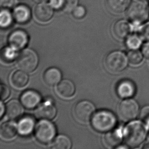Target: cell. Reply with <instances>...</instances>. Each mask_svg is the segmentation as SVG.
<instances>
[{"label":"cell","mask_w":149,"mask_h":149,"mask_svg":"<svg viewBox=\"0 0 149 149\" xmlns=\"http://www.w3.org/2000/svg\"><path fill=\"white\" fill-rule=\"evenodd\" d=\"M35 1L37 2H40V3H43V2H47L48 0H35Z\"/></svg>","instance_id":"38"},{"label":"cell","mask_w":149,"mask_h":149,"mask_svg":"<svg viewBox=\"0 0 149 149\" xmlns=\"http://www.w3.org/2000/svg\"><path fill=\"white\" fill-rule=\"evenodd\" d=\"M56 134V127L49 121H40L35 128V136L37 139L43 144L49 143L54 138Z\"/></svg>","instance_id":"6"},{"label":"cell","mask_w":149,"mask_h":149,"mask_svg":"<svg viewBox=\"0 0 149 149\" xmlns=\"http://www.w3.org/2000/svg\"><path fill=\"white\" fill-rule=\"evenodd\" d=\"M122 137L123 134L120 129L109 131L105 136V143L109 147H116L121 143Z\"/></svg>","instance_id":"18"},{"label":"cell","mask_w":149,"mask_h":149,"mask_svg":"<svg viewBox=\"0 0 149 149\" xmlns=\"http://www.w3.org/2000/svg\"><path fill=\"white\" fill-rule=\"evenodd\" d=\"M12 16L7 10H3L1 12L0 24L2 28H6L9 26L12 22Z\"/></svg>","instance_id":"28"},{"label":"cell","mask_w":149,"mask_h":149,"mask_svg":"<svg viewBox=\"0 0 149 149\" xmlns=\"http://www.w3.org/2000/svg\"><path fill=\"white\" fill-rule=\"evenodd\" d=\"M127 16L132 24H140L149 18V5L146 0H132L127 9Z\"/></svg>","instance_id":"2"},{"label":"cell","mask_w":149,"mask_h":149,"mask_svg":"<svg viewBox=\"0 0 149 149\" xmlns=\"http://www.w3.org/2000/svg\"><path fill=\"white\" fill-rule=\"evenodd\" d=\"M28 40V36L25 31L17 30L11 33L8 41L12 48L15 50H19L26 46Z\"/></svg>","instance_id":"9"},{"label":"cell","mask_w":149,"mask_h":149,"mask_svg":"<svg viewBox=\"0 0 149 149\" xmlns=\"http://www.w3.org/2000/svg\"><path fill=\"white\" fill-rule=\"evenodd\" d=\"M15 0H0V5L2 8H11L15 3Z\"/></svg>","instance_id":"34"},{"label":"cell","mask_w":149,"mask_h":149,"mask_svg":"<svg viewBox=\"0 0 149 149\" xmlns=\"http://www.w3.org/2000/svg\"><path fill=\"white\" fill-rule=\"evenodd\" d=\"M22 105L18 100H11L6 105V113L8 118L15 119L18 118L22 113Z\"/></svg>","instance_id":"20"},{"label":"cell","mask_w":149,"mask_h":149,"mask_svg":"<svg viewBox=\"0 0 149 149\" xmlns=\"http://www.w3.org/2000/svg\"><path fill=\"white\" fill-rule=\"evenodd\" d=\"M116 91L119 97L127 99L135 95L136 87L133 81L128 79H124L119 82Z\"/></svg>","instance_id":"10"},{"label":"cell","mask_w":149,"mask_h":149,"mask_svg":"<svg viewBox=\"0 0 149 149\" xmlns=\"http://www.w3.org/2000/svg\"><path fill=\"white\" fill-rule=\"evenodd\" d=\"M128 58L124 53L114 51L109 53L105 60L107 70L111 73H119L124 70L128 65Z\"/></svg>","instance_id":"4"},{"label":"cell","mask_w":149,"mask_h":149,"mask_svg":"<svg viewBox=\"0 0 149 149\" xmlns=\"http://www.w3.org/2000/svg\"><path fill=\"white\" fill-rule=\"evenodd\" d=\"M132 30L131 24L125 20L118 21L113 27V32L115 36L120 39L126 38Z\"/></svg>","instance_id":"14"},{"label":"cell","mask_w":149,"mask_h":149,"mask_svg":"<svg viewBox=\"0 0 149 149\" xmlns=\"http://www.w3.org/2000/svg\"><path fill=\"white\" fill-rule=\"evenodd\" d=\"M74 84L68 79H64L58 84L56 91L58 95L63 98H69L74 95L75 92Z\"/></svg>","instance_id":"15"},{"label":"cell","mask_w":149,"mask_h":149,"mask_svg":"<svg viewBox=\"0 0 149 149\" xmlns=\"http://www.w3.org/2000/svg\"><path fill=\"white\" fill-rule=\"evenodd\" d=\"M18 67L26 72H32L36 68L38 58L36 53L31 49H26L20 52L17 61Z\"/></svg>","instance_id":"5"},{"label":"cell","mask_w":149,"mask_h":149,"mask_svg":"<svg viewBox=\"0 0 149 149\" xmlns=\"http://www.w3.org/2000/svg\"><path fill=\"white\" fill-rule=\"evenodd\" d=\"M20 101L24 107L28 109H34L41 101L39 93L33 90H28L23 93L20 97Z\"/></svg>","instance_id":"11"},{"label":"cell","mask_w":149,"mask_h":149,"mask_svg":"<svg viewBox=\"0 0 149 149\" xmlns=\"http://www.w3.org/2000/svg\"><path fill=\"white\" fill-rule=\"evenodd\" d=\"M94 129L101 132L110 131L115 127L117 119L113 113L108 111H100L95 113L91 121Z\"/></svg>","instance_id":"3"},{"label":"cell","mask_w":149,"mask_h":149,"mask_svg":"<svg viewBox=\"0 0 149 149\" xmlns=\"http://www.w3.org/2000/svg\"><path fill=\"white\" fill-rule=\"evenodd\" d=\"M138 32L139 35L142 40L149 41V22L141 26Z\"/></svg>","instance_id":"29"},{"label":"cell","mask_w":149,"mask_h":149,"mask_svg":"<svg viewBox=\"0 0 149 149\" xmlns=\"http://www.w3.org/2000/svg\"><path fill=\"white\" fill-rule=\"evenodd\" d=\"M1 98L2 100H5L8 98L10 95V90L6 85L1 84L0 87Z\"/></svg>","instance_id":"33"},{"label":"cell","mask_w":149,"mask_h":149,"mask_svg":"<svg viewBox=\"0 0 149 149\" xmlns=\"http://www.w3.org/2000/svg\"><path fill=\"white\" fill-rule=\"evenodd\" d=\"M35 15L37 20L40 22H47L52 17L54 11L50 5L41 3L37 5L34 11Z\"/></svg>","instance_id":"12"},{"label":"cell","mask_w":149,"mask_h":149,"mask_svg":"<svg viewBox=\"0 0 149 149\" xmlns=\"http://www.w3.org/2000/svg\"><path fill=\"white\" fill-rule=\"evenodd\" d=\"M17 128L13 122H6L3 123L0 128V134L2 138L5 139H12L16 135Z\"/></svg>","instance_id":"21"},{"label":"cell","mask_w":149,"mask_h":149,"mask_svg":"<svg viewBox=\"0 0 149 149\" xmlns=\"http://www.w3.org/2000/svg\"><path fill=\"white\" fill-rule=\"evenodd\" d=\"M78 0H64L63 10L67 12H71L77 7Z\"/></svg>","instance_id":"31"},{"label":"cell","mask_w":149,"mask_h":149,"mask_svg":"<svg viewBox=\"0 0 149 149\" xmlns=\"http://www.w3.org/2000/svg\"><path fill=\"white\" fill-rule=\"evenodd\" d=\"M127 58L130 64L132 65L140 64L143 60V54L142 52L136 50H132L127 54Z\"/></svg>","instance_id":"25"},{"label":"cell","mask_w":149,"mask_h":149,"mask_svg":"<svg viewBox=\"0 0 149 149\" xmlns=\"http://www.w3.org/2000/svg\"><path fill=\"white\" fill-rule=\"evenodd\" d=\"M86 11L82 6H77L73 10V16L77 19H81L85 16Z\"/></svg>","instance_id":"32"},{"label":"cell","mask_w":149,"mask_h":149,"mask_svg":"<svg viewBox=\"0 0 149 149\" xmlns=\"http://www.w3.org/2000/svg\"><path fill=\"white\" fill-rule=\"evenodd\" d=\"M29 77L26 72L22 71H17L12 74L11 77V83L12 85L16 88H22L28 82Z\"/></svg>","instance_id":"23"},{"label":"cell","mask_w":149,"mask_h":149,"mask_svg":"<svg viewBox=\"0 0 149 149\" xmlns=\"http://www.w3.org/2000/svg\"><path fill=\"white\" fill-rule=\"evenodd\" d=\"M140 119L149 128V105L143 107L139 113Z\"/></svg>","instance_id":"30"},{"label":"cell","mask_w":149,"mask_h":149,"mask_svg":"<svg viewBox=\"0 0 149 149\" xmlns=\"http://www.w3.org/2000/svg\"><path fill=\"white\" fill-rule=\"evenodd\" d=\"M15 20L19 24L28 22L31 18V11L28 6L21 5L16 7L13 11Z\"/></svg>","instance_id":"17"},{"label":"cell","mask_w":149,"mask_h":149,"mask_svg":"<svg viewBox=\"0 0 149 149\" xmlns=\"http://www.w3.org/2000/svg\"><path fill=\"white\" fill-rule=\"evenodd\" d=\"M34 126V119L30 116H26L19 121L17 130L21 135H28L32 132Z\"/></svg>","instance_id":"16"},{"label":"cell","mask_w":149,"mask_h":149,"mask_svg":"<svg viewBox=\"0 0 149 149\" xmlns=\"http://www.w3.org/2000/svg\"><path fill=\"white\" fill-rule=\"evenodd\" d=\"M62 77V74L58 69L50 68L45 71L43 79L45 83L49 86H54L58 84Z\"/></svg>","instance_id":"19"},{"label":"cell","mask_w":149,"mask_h":149,"mask_svg":"<svg viewBox=\"0 0 149 149\" xmlns=\"http://www.w3.org/2000/svg\"><path fill=\"white\" fill-rule=\"evenodd\" d=\"M94 111L95 107L93 103L88 101H81L75 106L74 115L77 121L86 123L90 121Z\"/></svg>","instance_id":"8"},{"label":"cell","mask_w":149,"mask_h":149,"mask_svg":"<svg viewBox=\"0 0 149 149\" xmlns=\"http://www.w3.org/2000/svg\"><path fill=\"white\" fill-rule=\"evenodd\" d=\"M64 0H50V5L54 9H59L63 7Z\"/></svg>","instance_id":"35"},{"label":"cell","mask_w":149,"mask_h":149,"mask_svg":"<svg viewBox=\"0 0 149 149\" xmlns=\"http://www.w3.org/2000/svg\"><path fill=\"white\" fill-rule=\"evenodd\" d=\"M109 9L115 13H121L127 9L131 0H107Z\"/></svg>","instance_id":"22"},{"label":"cell","mask_w":149,"mask_h":149,"mask_svg":"<svg viewBox=\"0 0 149 149\" xmlns=\"http://www.w3.org/2000/svg\"><path fill=\"white\" fill-rule=\"evenodd\" d=\"M15 49L11 47H6L1 52V59L4 62H11L15 58Z\"/></svg>","instance_id":"27"},{"label":"cell","mask_w":149,"mask_h":149,"mask_svg":"<svg viewBox=\"0 0 149 149\" xmlns=\"http://www.w3.org/2000/svg\"><path fill=\"white\" fill-rule=\"evenodd\" d=\"M141 52L146 58H149V41L144 43L141 47Z\"/></svg>","instance_id":"36"},{"label":"cell","mask_w":149,"mask_h":149,"mask_svg":"<svg viewBox=\"0 0 149 149\" xmlns=\"http://www.w3.org/2000/svg\"><path fill=\"white\" fill-rule=\"evenodd\" d=\"M141 40L142 39L139 35H131L127 37L126 44L129 49L132 50H136L141 46Z\"/></svg>","instance_id":"26"},{"label":"cell","mask_w":149,"mask_h":149,"mask_svg":"<svg viewBox=\"0 0 149 149\" xmlns=\"http://www.w3.org/2000/svg\"><path fill=\"white\" fill-rule=\"evenodd\" d=\"M71 146L70 139L64 135H58L52 143V148L54 149H69Z\"/></svg>","instance_id":"24"},{"label":"cell","mask_w":149,"mask_h":149,"mask_svg":"<svg viewBox=\"0 0 149 149\" xmlns=\"http://www.w3.org/2000/svg\"><path fill=\"white\" fill-rule=\"evenodd\" d=\"M56 109L49 102L43 103L35 111V115L39 119L52 120L56 116Z\"/></svg>","instance_id":"13"},{"label":"cell","mask_w":149,"mask_h":149,"mask_svg":"<svg viewBox=\"0 0 149 149\" xmlns=\"http://www.w3.org/2000/svg\"><path fill=\"white\" fill-rule=\"evenodd\" d=\"M4 106H3V104L2 102H1V115H0V117L1 118H2L3 115V113H4Z\"/></svg>","instance_id":"37"},{"label":"cell","mask_w":149,"mask_h":149,"mask_svg":"<svg viewBox=\"0 0 149 149\" xmlns=\"http://www.w3.org/2000/svg\"><path fill=\"white\" fill-rule=\"evenodd\" d=\"M147 135V128L143 122L131 121L124 129V137L127 146L136 148L145 141Z\"/></svg>","instance_id":"1"},{"label":"cell","mask_w":149,"mask_h":149,"mask_svg":"<svg viewBox=\"0 0 149 149\" xmlns=\"http://www.w3.org/2000/svg\"><path fill=\"white\" fill-rule=\"evenodd\" d=\"M139 105L134 99L127 98L121 102L118 107L120 116L125 121L135 119L139 113Z\"/></svg>","instance_id":"7"}]
</instances>
